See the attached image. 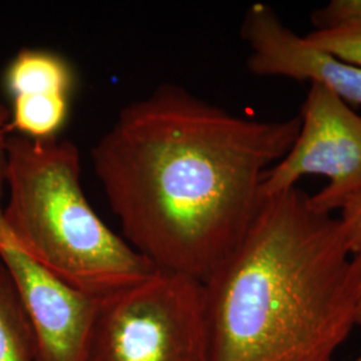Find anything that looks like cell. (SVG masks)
I'll use <instances>...</instances> for the list:
<instances>
[{"label": "cell", "instance_id": "5b68a950", "mask_svg": "<svg viewBox=\"0 0 361 361\" xmlns=\"http://www.w3.org/2000/svg\"><path fill=\"white\" fill-rule=\"evenodd\" d=\"M308 176L328 180L319 193L310 195L312 207L323 213L334 214L361 193V116L316 85H310L301 107L296 140L265 173L259 198L295 189Z\"/></svg>", "mask_w": 361, "mask_h": 361}, {"label": "cell", "instance_id": "52a82bcc", "mask_svg": "<svg viewBox=\"0 0 361 361\" xmlns=\"http://www.w3.org/2000/svg\"><path fill=\"white\" fill-rule=\"evenodd\" d=\"M241 37L249 47L246 65L258 77L308 80L347 104L361 106V68L347 63L285 25L271 6L255 3L246 11Z\"/></svg>", "mask_w": 361, "mask_h": 361}, {"label": "cell", "instance_id": "30bf717a", "mask_svg": "<svg viewBox=\"0 0 361 361\" xmlns=\"http://www.w3.org/2000/svg\"><path fill=\"white\" fill-rule=\"evenodd\" d=\"M307 38L341 61L361 68V27L313 30Z\"/></svg>", "mask_w": 361, "mask_h": 361}, {"label": "cell", "instance_id": "3957f363", "mask_svg": "<svg viewBox=\"0 0 361 361\" xmlns=\"http://www.w3.org/2000/svg\"><path fill=\"white\" fill-rule=\"evenodd\" d=\"M4 154L8 200L1 219L30 257L66 284L97 297L157 271L91 207L75 143L10 134Z\"/></svg>", "mask_w": 361, "mask_h": 361}, {"label": "cell", "instance_id": "8fae6325", "mask_svg": "<svg viewBox=\"0 0 361 361\" xmlns=\"http://www.w3.org/2000/svg\"><path fill=\"white\" fill-rule=\"evenodd\" d=\"M314 30L361 27V0H332L312 15Z\"/></svg>", "mask_w": 361, "mask_h": 361}, {"label": "cell", "instance_id": "277c9868", "mask_svg": "<svg viewBox=\"0 0 361 361\" xmlns=\"http://www.w3.org/2000/svg\"><path fill=\"white\" fill-rule=\"evenodd\" d=\"M204 283L157 271L101 297L87 361H207Z\"/></svg>", "mask_w": 361, "mask_h": 361}, {"label": "cell", "instance_id": "4fadbf2b", "mask_svg": "<svg viewBox=\"0 0 361 361\" xmlns=\"http://www.w3.org/2000/svg\"><path fill=\"white\" fill-rule=\"evenodd\" d=\"M10 119H11L10 109L6 106V104L1 99V97H0V173H3L4 168H6L4 145H6L7 137L11 134Z\"/></svg>", "mask_w": 361, "mask_h": 361}, {"label": "cell", "instance_id": "7c38bea8", "mask_svg": "<svg viewBox=\"0 0 361 361\" xmlns=\"http://www.w3.org/2000/svg\"><path fill=\"white\" fill-rule=\"evenodd\" d=\"M341 216L337 217L345 245L348 247L353 262L360 276V304L357 314V325L361 326V193L353 197L344 207L340 209Z\"/></svg>", "mask_w": 361, "mask_h": 361}, {"label": "cell", "instance_id": "5bb4252c", "mask_svg": "<svg viewBox=\"0 0 361 361\" xmlns=\"http://www.w3.org/2000/svg\"><path fill=\"white\" fill-rule=\"evenodd\" d=\"M350 361H361V353H360V355H359V356H357V357H356V359H353V360H350Z\"/></svg>", "mask_w": 361, "mask_h": 361}, {"label": "cell", "instance_id": "8992f818", "mask_svg": "<svg viewBox=\"0 0 361 361\" xmlns=\"http://www.w3.org/2000/svg\"><path fill=\"white\" fill-rule=\"evenodd\" d=\"M4 174H0V258L25 305L39 361H87L91 326L101 297L66 284L15 243L1 219Z\"/></svg>", "mask_w": 361, "mask_h": 361}, {"label": "cell", "instance_id": "9c48e42d", "mask_svg": "<svg viewBox=\"0 0 361 361\" xmlns=\"http://www.w3.org/2000/svg\"><path fill=\"white\" fill-rule=\"evenodd\" d=\"M0 361H39L38 345L13 277L0 258Z\"/></svg>", "mask_w": 361, "mask_h": 361}, {"label": "cell", "instance_id": "ba28073f", "mask_svg": "<svg viewBox=\"0 0 361 361\" xmlns=\"http://www.w3.org/2000/svg\"><path fill=\"white\" fill-rule=\"evenodd\" d=\"M4 86L10 97L56 94L74 90V70L65 56L44 49H23L4 71Z\"/></svg>", "mask_w": 361, "mask_h": 361}, {"label": "cell", "instance_id": "7a4b0ae2", "mask_svg": "<svg viewBox=\"0 0 361 361\" xmlns=\"http://www.w3.org/2000/svg\"><path fill=\"white\" fill-rule=\"evenodd\" d=\"M204 288L207 361H335L357 325L360 276L338 219L298 188L259 198Z\"/></svg>", "mask_w": 361, "mask_h": 361}, {"label": "cell", "instance_id": "6da1fadb", "mask_svg": "<svg viewBox=\"0 0 361 361\" xmlns=\"http://www.w3.org/2000/svg\"><path fill=\"white\" fill-rule=\"evenodd\" d=\"M298 129L300 116H237L165 83L119 111L91 158L130 245L204 283L245 235Z\"/></svg>", "mask_w": 361, "mask_h": 361}]
</instances>
